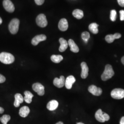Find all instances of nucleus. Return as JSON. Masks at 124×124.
<instances>
[{"label": "nucleus", "instance_id": "1", "mask_svg": "<svg viewBox=\"0 0 124 124\" xmlns=\"http://www.w3.org/2000/svg\"><path fill=\"white\" fill-rule=\"evenodd\" d=\"M15 58L11 53L2 52L0 53V61L6 64H9L13 63Z\"/></svg>", "mask_w": 124, "mask_h": 124}, {"label": "nucleus", "instance_id": "2", "mask_svg": "<svg viewBox=\"0 0 124 124\" xmlns=\"http://www.w3.org/2000/svg\"><path fill=\"white\" fill-rule=\"evenodd\" d=\"M114 74L115 72L112 66L110 64H107L105 66L104 71L101 75V79L103 81H106L111 79Z\"/></svg>", "mask_w": 124, "mask_h": 124}, {"label": "nucleus", "instance_id": "3", "mask_svg": "<svg viewBox=\"0 0 124 124\" xmlns=\"http://www.w3.org/2000/svg\"><path fill=\"white\" fill-rule=\"evenodd\" d=\"M20 21L18 18H13L9 23L8 28L10 32L12 34H16L17 33L19 26Z\"/></svg>", "mask_w": 124, "mask_h": 124}, {"label": "nucleus", "instance_id": "4", "mask_svg": "<svg viewBox=\"0 0 124 124\" xmlns=\"http://www.w3.org/2000/svg\"><path fill=\"white\" fill-rule=\"evenodd\" d=\"M95 116L98 121L102 123L108 121L110 119L109 116L106 113H103L101 109H99L97 110L95 113Z\"/></svg>", "mask_w": 124, "mask_h": 124}, {"label": "nucleus", "instance_id": "5", "mask_svg": "<svg viewBox=\"0 0 124 124\" xmlns=\"http://www.w3.org/2000/svg\"><path fill=\"white\" fill-rule=\"evenodd\" d=\"M112 98L115 99H121L124 98V90L123 89L115 88L112 91Z\"/></svg>", "mask_w": 124, "mask_h": 124}, {"label": "nucleus", "instance_id": "6", "mask_svg": "<svg viewBox=\"0 0 124 124\" xmlns=\"http://www.w3.org/2000/svg\"><path fill=\"white\" fill-rule=\"evenodd\" d=\"M36 23L39 26L44 28L47 25V21L44 14H40L36 18Z\"/></svg>", "mask_w": 124, "mask_h": 124}, {"label": "nucleus", "instance_id": "7", "mask_svg": "<svg viewBox=\"0 0 124 124\" xmlns=\"http://www.w3.org/2000/svg\"><path fill=\"white\" fill-rule=\"evenodd\" d=\"M33 90L39 96H43L45 94L44 86L40 83H36L32 85Z\"/></svg>", "mask_w": 124, "mask_h": 124}, {"label": "nucleus", "instance_id": "8", "mask_svg": "<svg viewBox=\"0 0 124 124\" xmlns=\"http://www.w3.org/2000/svg\"><path fill=\"white\" fill-rule=\"evenodd\" d=\"M3 6L5 9L9 13H13L15 10L14 6L10 0H4Z\"/></svg>", "mask_w": 124, "mask_h": 124}, {"label": "nucleus", "instance_id": "9", "mask_svg": "<svg viewBox=\"0 0 124 124\" xmlns=\"http://www.w3.org/2000/svg\"><path fill=\"white\" fill-rule=\"evenodd\" d=\"M88 91L93 95L96 96H100L102 92V89L97 87L95 85H90L88 87Z\"/></svg>", "mask_w": 124, "mask_h": 124}, {"label": "nucleus", "instance_id": "10", "mask_svg": "<svg viewBox=\"0 0 124 124\" xmlns=\"http://www.w3.org/2000/svg\"><path fill=\"white\" fill-rule=\"evenodd\" d=\"M65 78L63 76H61L59 78H55L53 80V83L54 85L58 88H60L62 87L65 85Z\"/></svg>", "mask_w": 124, "mask_h": 124}, {"label": "nucleus", "instance_id": "11", "mask_svg": "<svg viewBox=\"0 0 124 124\" xmlns=\"http://www.w3.org/2000/svg\"><path fill=\"white\" fill-rule=\"evenodd\" d=\"M81 67L82 71L81 73V77L85 79L86 78L88 75L89 68L86 62H82L81 63Z\"/></svg>", "mask_w": 124, "mask_h": 124}, {"label": "nucleus", "instance_id": "12", "mask_svg": "<svg viewBox=\"0 0 124 124\" xmlns=\"http://www.w3.org/2000/svg\"><path fill=\"white\" fill-rule=\"evenodd\" d=\"M46 39V36L45 35H40L35 36L32 40L31 43L34 46H37L40 42L44 41Z\"/></svg>", "mask_w": 124, "mask_h": 124}, {"label": "nucleus", "instance_id": "13", "mask_svg": "<svg viewBox=\"0 0 124 124\" xmlns=\"http://www.w3.org/2000/svg\"><path fill=\"white\" fill-rule=\"evenodd\" d=\"M76 81L75 77L73 75H70L66 78L65 81V86L67 89H70L73 84Z\"/></svg>", "mask_w": 124, "mask_h": 124}, {"label": "nucleus", "instance_id": "14", "mask_svg": "<svg viewBox=\"0 0 124 124\" xmlns=\"http://www.w3.org/2000/svg\"><path fill=\"white\" fill-rule=\"evenodd\" d=\"M69 27L68 23L65 18H62L58 23V28L62 31H65L67 30Z\"/></svg>", "mask_w": 124, "mask_h": 124}, {"label": "nucleus", "instance_id": "15", "mask_svg": "<svg viewBox=\"0 0 124 124\" xmlns=\"http://www.w3.org/2000/svg\"><path fill=\"white\" fill-rule=\"evenodd\" d=\"M121 37L120 33H115L114 35H108L105 36V40L108 43H111L114 42L115 39H119Z\"/></svg>", "mask_w": 124, "mask_h": 124}, {"label": "nucleus", "instance_id": "16", "mask_svg": "<svg viewBox=\"0 0 124 124\" xmlns=\"http://www.w3.org/2000/svg\"><path fill=\"white\" fill-rule=\"evenodd\" d=\"M24 99L22 95L20 93H17L15 95V101L14 102V106L18 108L20 106V104L23 102Z\"/></svg>", "mask_w": 124, "mask_h": 124}, {"label": "nucleus", "instance_id": "17", "mask_svg": "<svg viewBox=\"0 0 124 124\" xmlns=\"http://www.w3.org/2000/svg\"><path fill=\"white\" fill-rule=\"evenodd\" d=\"M58 106V102L55 100H53L48 102L46 108L50 111H54L56 109Z\"/></svg>", "mask_w": 124, "mask_h": 124}, {"label": "nucleus", "instance_id": "18", "mask_svg": "<svg viewBox=\"0 0 124 124\" xmlns=\"http://www.w3.org/2000/svg\"><path fill=\"white\" fill-rule=\"evenodd\" d=\"M60 46L59 48V51L60 52H64L68 46V43L66 40H65L63 38H60L59 40Z\"/></svg>", "mask_w": 124, "mask_h": 124}, {"label": "nucleus", "instance_id": "19", "mask_svg": "<svg viewBox=\"0 0 124 124\" xmlns=\"http://www.w3.org/2000/svg\"><path fill=\"white\" fill-rule=\"evenodd\" d=\"M68 45L70 46V50L72 52L77 53L79 52V48L77 45L75 44L74 41L72 39H70L68 41Z\"/></svg>", "mask_w": 124, "mask_h": 124}, {"label": "nucleus", "instance_id": "20", "mask_svg": "<svg viewBox=\"0 0 124 124\" xmlns=\"http://www.w3.org/2000/svg\"><path fill=\"white\" fill-rule=\"evenodd\" d=\"M30 112V109L27 106H23L20 109L19 112V115L23 117H26Z\"/></svg>", "mask_w": 124, "mask_h": 124}, {"label": "nucleus", "instance_id": "21", "mask_svg": "<svg viewBox=\"0 0 124 124\" xmlns=\"http://www.w3.org/2000/svg\"><path fill=\"white\" fill-rule=\"evenodd\" d=\"M24 94L25 95L23 98L24 101L28 103H31L32 102V98L34 97L33 94L31 93L30 92L27 91L24 93Z\"/></svg>", "mask_w": 124, "mask_h": 124}, {"label": "nucleus", "instance_id": "22", "mask_svg": "<svg viewBox=\"0 0 124 124\" xmlns=\"http://www.w3.org/2000/svg\"><path fill=\"white\" fill-rule=\"evenodd\" d=\"M72 14L74 17L78 19H81L84 16L83 12L80 9H75L74 10Z\"/></svg>", "mask_w": 124, "mask_h": 124}, {"label": "nucleus", "instance_id": "23", "mask_svg": "<svg viewBox=\"0 0 124 124\" xmlns=\"http://www.w3.org/2000/svg\"><path fill=\"white\" fill-rule=\"evenodd\" d=\"M98 25L95 23H91L89 26V30L92 33L94 34H97L98 33Z\"/></svg>", "mask_w": 124, "mask_h": 124}, {"label": "nucleus", "instance_id": "24", "mask_svg": "<svg viewBox=\"0 0 124 124\" xmlns=\"http://www.w3.org/2000/svg\"><path fill=\"white\" fill-rule=\"evenodd\" d=\"M51 59L53 62L58 63L63 60V57L60 55H53L51 57Z\"/></svg>", "mask_w": 124, "mask_h": 124}, {"label": "nucleus", "instance_id": "25", "mask_svg": "<svg viewBox=\"0 0 124 124\" xmlns=\"http://www.w3.org/2000/svg\"><path fill=\"white\" fill-rule=\"evenodd\" d=\"M11 119L10 116L8 115H3L0 118V121L2 124H7L8 122Z\"/></svg>", "mask_w": 124, "mask_h": 124}, {"label": "nucleus", "instance_id": "26", "mask_svg": "<svg viewBox=\"0 0 124 124\" xmlns=\"http://www.w3.org/2000/svg\"><path fill=\"white\" fill-rule=\"evenodd\" d=\"M90 35L89 33L86 31L83 32L81 34L82 39L84 40V41L85 43H87L89 39L90 38Z\"/></svg>", "mask_w": 124, "mask_h": 124}, {"label": "nucleus", "instance_id": "27", "mask_svg": "<svg viewBox=\"0 0 124 124\" xmlns=\"http://www.w3.org/2000/svg\"><path fill=\"white\" fill-rule=\"evenodd\" d=\"M116 15H117V13L115 10H112L110 12V16L111 21L113 22L115 21L116 19Z\"/></svg>", "mask_w": 124, "mask_h": 124}, {"label": "nucleus", "instance_id": "28", "mask_svg": "<svg viewBox=\"0 0 124 124\" xmlns=\"http://www.w3.org/2000/svg\"><path fill=\"white\" fill-rule=\"evenodd\" d=\"M120 19L121 21H124V10H120Z\"/></svg>", "mask_w": 124, "mask_h": 124}, {"label": "nucleus", "instance_id": "29", "mask_svg": "<svg viewBox=\"0 0 124 124\" xmlns=\"http://www.w3.org/2000/svg\"><path fill=\"white\" fill-rule=\"evenodd\" d=\"M36 4L38 5H41L44 2L45 0H35Z\"/></svg>", "mask_w": 124, "mask_h": 124}, {"label": "nucleus", "instance_id": "30", "mask_svg": "<svg viewBox=\"0 0 124 124\" xmlns=\"http://www.w3.org/2000/svg\"><path fill=\"white\" fill-rule=\"evenodd\" d=\"M6 81V78L3 75L0 74V83H4Z\"/></svg>", "mask_w": 124, "mask_h": 124}, {"label": "nucleus", "instance_id": "31", "mask_svg": "<svg viewBox=\"0 0 124 124\" xmlns=\"http://www.w3.org/2000/svg\"><path fill=\"white\" fill-rule=\"evenodd\" d=\"M118 3L122 7H124V0H117Z\"/></svg>", "mask_w": 124, "mask_h": 124}, {"label": "nucleus", "instance_id": "32", "mask_svg": "<svg viewBox=\"0 0 124 124\" xmlns=\"http://www.w3.org/2000/svg\"><path fill=\"white\" fill-rule=\"evenodd\" d=\"M120 124H124V116L121 118V120H120Z\"/></svg>", "mask_w": 124, "mask_h": 124}, {"label": "nucleus", "instance_id": "33", "mask_svg": "<svg viewBox=\"0 0 124 124\" xmlns=\"http://www.w3.org/2000/svg\"><path fill=\"white\" fill-rule=\"evenodd\" d=\"M4 112V109L2 107H0V114H2Z\"/></svg>", "mask_w": 124, "mask_h": 124}, {"label": "nucleus", "instance_id": "34", "mask_svg": "<svg viewBox=\"0 0 124 124\" xmlns=\"http://www.w3.org/2000/svg\"><path fill=\"white\" fill-rule=\"evenodd\" d=\"M121 61L122 63H123V64H124V56H123L122 58H121Z\"/></svg>", "mask_w": 124, "mask_h": 124}, {"label": "nucleus", "instance_id": "35", "mask_svg": "<svg viewBox=\"0 0 124 124\" xmlns=\"http://www.w3.org/2000/svg\"><path fill=\"white\" fill-rule=\"evenodd\" d=\"M56 124H63V123L61 121H59V122H58V123H57Z\"/></svg>", "mask_w": 124, "mask_h": 124}, {"label": "nucleus", "instance_id": "36", "mask_svg": "<svg viewBox=\"0 0 124 124\" xmlns=\"http://www.w3.org/2000/svg\"><path fill=\"white\" fill-rule=\"evenodd\" d=\"M2 23V20L1 18L0 17V24H1Z\"/></svg>", "mask_w": 124, "mask_h": 124}, {"label": "nucleus", "instance_id": "37", "mask_svg": "<svg viewBox=\"0 0 124 124\" xmlns=\"http://www.w3.org/2000/svg\"><path fill=\"white\" fill-rule=\"evenodd\" d=\"M77 124H84V123H81V122H79V123H78Z\"/></svg>", "mask_w": 124, "mask_h": 124}]
</instances>
